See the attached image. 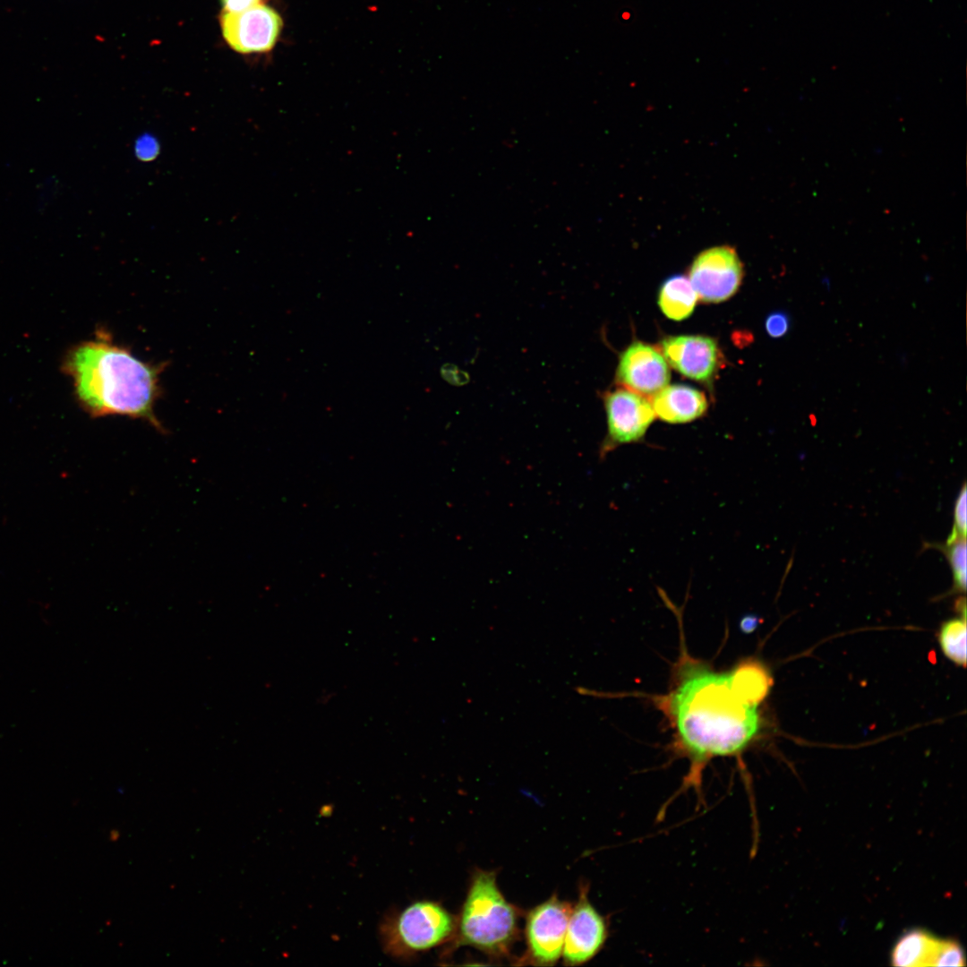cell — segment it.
<instances>
[{"instance_id":"52a82bcc","label":"cell","mask_w":967,"mask_h":967,"mask_svg":"<svg viewBox=\"0 0 967 967\" xmlns=\"http://www.w3.org/2000/svg\"><path fill=\"white\" fill-rule=\"evenodd\" d=\"M743 278V265L736 251L729 245L701 252L691 263L689 279L697 298L719 303L732 297Z\"/></svg>"},{"instance_id":"5bb4252c","label":"cell","mask_w":967,"mask_h":967,"mask_svg":"<svg viewBox=\"0 0 967 967\" xmlns=\"http://www.w3.org/2000/svg\"><path fill=\"white\" fill-rule=\"evenodd\" d=\"M697 295L689 278L674 275L663 281L658 294L663 313L673 321H682L694 311Z\"/></svg>"},{"instance_id":"2e32d148","label":"cell","mask_w":967,"mask_h":967,"mask_svg":"<svg viewBox=\"0 0 967 967\" xmlns=\"http://www.w3.org/2000/svg\"><path fill=\"white\" fill-rule=\"evenodd\" d=\"M947 557L952 567L955 586L963 591L966 589L967 580V549L966 538L957 536L947 541Z\"/></svg>"},{"instance_id":"ffe728a7","label":"cell","mask_w":967,"mask_h":967,"mask_svg":"<svg viewBox=\"0 0 967 967\" xmlns=\"http://www.w3.org/2000/svg\"><path fill=\"white\" fill-rule=\"evenodd\" d=\"M765 327L766 333L771 338H782L785 336L789 330V316L782 311L774 312L766 317Z\"/></svg>"},{"instance_id":"ac0fdd59","label":"cell","mask_w":967,"mask_h":967,"mask_svg":"<svg viewBox=\"0 0 967 967\" xmlns=\"http://www.w3.org/2000/svg\"><path fill=\"white\" fill-rule=\"evenodd\" d=\"M133 152L138 160L144 163L151 162L160 153V143L155 135L145 133L135 139Z\"/></svg>"},{"instance_id":"44dd1931","label":"cell","mask_w":967,"mask_h":967,"mask_svg":"<svg viewBox=\"0 0 967 967\" xmlns=\"http://www.w3.org/2000/svg\"><path fill=\"white\" fill-rule=\"evenodd\" d=\"M221 3L224 12L240 13L260 4V0H221Z\"/></svg>"},{"instance_id":"6da1fadb","label":"cell","mask_w":967,"mask_h":967,"mask_svg":"<svg viewBox=\"0 0 967 967\" xmlns=\"http://www.w3.org/2000/svg\"><path fill=\"white\" fill-rule=\"evenodd\" d=\"M673 673L670 690L655 702L673 732L675 749L689 760L684 786L699 791L702 771L710 760L739 755L758 736V707L774 680L767 667L755 659L715 672L683 655Z\"/></svg>"},{"instance_id":"30bf717a","label":"cell","mask_w":967,"mask_h":967,"mask_svg":"<svg viewBox=\"0 0 967 967\" xmlns=\"http://www.w3.org/2000/svg\"><path fill=\"white\" fill-rule=\"evenodd\" d=\"M667 364L687 378L710 382L722 365L716 340L700 335L671 336L661 343Z\"/></svg>"},{"instance_id":"8fae6325","label":"cell","mask_w":967,"mask_h":967,"mask_svg":"<svg viewBox=\"0 0 967 967\" xmlns=\"http://www.w3.org/2000/svg\"><path fill=\"white\" fill-rule=\"evenodd\" d=\"M670 377L663 355L648 344L636 341L620 356L616 381L638 394L654 396L668 384Z\"/></svg>"},{"instance_id":"277c9868","label":"cell","mask_w":967,"mask_h":967,"mask_svg":"<svg viewBox=\"0 0 967 967\" xmlns=\"http://www.w3.org/2000/svg\"><path fill=\"white\" fill-rule=\"evenodd\" d=\"M454 917L441 903L418 901L385 918L380 935L385 952L395 958H408L452 940Z\"/></svg>"},{"instance_id":"8992f818","label":"cell","mask_w":967,"mask_h":967,"mask_svg":"<svg viewBox=\"0 0 967 967\" xmlns=\"http://www.w3.org/2000/svg\"><path fill=\"white\" fill-rule=\"evenodd\" d=\"M603 405L607 434L599 449L600 458L620 445L640 441L656 416L645 396L625 388L605 392Z\"/></svg>"},{"instance_id":"ba28073f","label":"cell","mask_w":967,"mask_h":967,"mask_svg":"<svg viewBox=\"0 0 967 967\" xmlns=\"http://www.w3.org/2000/svg\"><path fill=\"white\" fill-rule=\"evenodd\" d=\"M220 25L231 48L243 54L261 53L274 47L281 31L282 19L274 9L258 4L240 13L223 11Z\"/></svg>"},{"instance_id":"5b68a950","label":"cell","mask_w":967,"mask_h":967,"mask_svg":"<svg viewBox=\"0 0 967 967\" xmlns=\"http://www.w3.org/2000/svg\"><path fill=\"white\" fill-rule=\"evenodd\" d=\"M572 906L553 895L536 905L526 915L525 937L526 951L523 963L551 966L561 957Z\"/></svg>"},{"instance_id":"7402d4cb","label":"cell","mask_w":967,"mask_h":967,"mask_svg":"<svg viewBox=\"0 0 967 967\" xmlns=\"http://www.w3.org/2000/svg\"><path fill=\"white\" fill-rule=\"evenodd\" d=\"M759 621L760 619L757 615H746L740 620L739 627L743 633L749 634L757 629Z\"/></svg>"},{"instance_id":"4fadbf2b","label":"cell","mask_w":967,"mask_h":967,"mask_svg":"<svg viewBox=\"0 0 967 967\" xmlns=\"http://www.w3.org/2000/svg\"><path fill=\"white\" fill-rule=\"evenodd\" d=\"M939 938L915 928L905 931L894 944L891 963L898 967L931 966Z\"/></svg>"},{"instance_id":"7a4b0ae2","label":"cell","mask_w":967,"mask_h":967,"mask_svg":"<svg viewBox=\"0 0 967 967\" xmlns=\"http://www.w3.org/2000/svg\"><path fill=\"white\" fill-rule=\"evenodd\" d=\"M81 405L93 416L126 415L162 426L154 414L158 366L146 364L107 338L75 347L66 363Z\"/></svg>"},{"instance_id":"3957f363","label":"cell","mask_w":967,"mask_h":967,"mask_svg":"<svg viewBox=\"0 0 967 967\" xmlns=\"http://www.w3.org/2000/svg\"><path fill=\"white\" fill-rule=\"evenodd\" d=\"M518 917L517 907L500 891L495 872L476 869L457 918L455 946L505 955L518 937Z\"/></svg>"},{"instance_id":"7c38bea8","label":"cell","mask_w":967,"mask_h":967,"mask_svg":"<svg viewBox=\"0 0 967 967\" xmlns=\"http://www.w3.org/2000/svg\"><path fill=\"white\" fill-rule=\"evenodd\" d=\"M655 415L669 424H685L701 417L707 410L706 396L684 384L665 386L651 402Z\"/></svg>"},{"instance_id":"9c48e42d","label":"cell","mask_w":967,"mask_h":967,"mask_svg":"<svg viewBox=\"0 0 967 967\" xmlns=\"http://www.w3.org/2000/svg\"><path fill=\"white\" fill-rule=\"evenodd\" d=\"M587 893L588 887L581 886L570 911L561 954L567 965L587 963L602 950L608 938V923L591 903Z\"/></svg>"},{"instance_id":"e0dca14e","label":"cell","mask_w":967,"mask_h":967,"mask_svg":"<svg viewBox=\"0 0 967 967\" xmlns=\"http://www.w3.org/2000/svg\"><path fill=\"white\" fill-rule=\"evenodd\" d=\"M965 960L964 950L957 940L939 938L931 966H964Z\"/></svg>"},{"instance_id":"9a60e30c","label":"cell","mask_w":967,"mask_h":967,"mask_svg":"<svg viewBox=\"0 0 967 967\" xmlns=\"http://www.w3.org/2000/svg\"><path fill=\"white\" fill-rule=\"evenodd\" d=\"M938 641L945 655L954 663L966 665V618L952 619L940 628Z\"/></svg>"},{"instance_id":"d6986e66","label":"cell","mask_w":967,"mask_h":967,"mask_svg":"<svg viewBox=\"0 0 967 967\" xmlns=\"http://www.w3.org/2000/svg\"><path fill=\"white\" fill-rule=\"evenodd\" d=\"M967 492L966 485L963 484L955 502L954 506V526L950 536L947 541L952 540L957 536L966 537L967 530Z\"/></svg>"}]
</instances>
